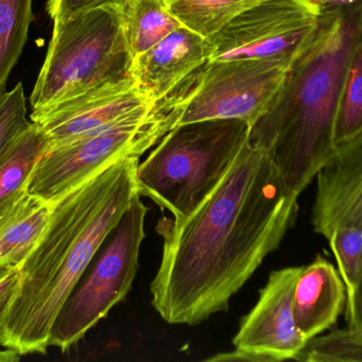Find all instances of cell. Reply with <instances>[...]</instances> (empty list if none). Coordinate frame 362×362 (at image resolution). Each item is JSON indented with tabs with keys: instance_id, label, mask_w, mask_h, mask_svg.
I'll use <instances>...</instances> for the list:
<instances>
[{
	"instance_id": "2",
	"label": "cell",
	"mask_w": 362,
	"mask_h": 362,
	"mask_svg": "<svg viewBox=\"0 0 362 362\" xmlns=\"http://www.w3.org/2000/svg\"><path fill=\"white\" fill-rule=\"evenodd\" d=\"M139 162L120 157L53 203L44 235L19 266L21 286L0 335L2 348L21 357L47 354L59 310L140 193Z\"/></svg>"
},
{
	"instance_id": "13",
	"label": "cell",
	"mask_w": 362,
	"mask_h": 362,
	"mask_svg": "<svg viewBox=\"0 0 362 362\" xmlns=\"http://www.w3.org/2000/svg\"><path fill=\"white\" fill-rule=\"evenodd\" d=\"M316 178L312 225L327 239L338 227L362 219V133L338 146Z\"/></svg>"
},
{
	"instance_id": "4",
	"label": "cell",
	"mask_w": 362,
	"mask_h": 362,
	"mask_svg": "<svg viewBox=\"0 0 362 362\" xmlns=\"http://www.w3.org/2000/svg\"><path fill=\"white\" fill-rule=\"evenodd\" d=\"M249 134L238 119L176 125L138 164L140 195L174 218L189 216L221 182Z\"/></svg>"
},
{
	"instance_id": "16",
	"label": "cell",
	"mask_w": 362,
	"mask_h": 362,
	"mask_svg": "<svg viewBox=\"0 0 362 362\" xmlns=\"http://www.w3.org/2000/svg\"><path fill=\"white\" fill-rule=\"evenodd\" d=\"M49 149L42 128L30 120L0 157V215L27 193L36 165Z\"/></svg>"
},
{
	"instance_id": "7",
	"label": "cell",
	"mask_w": 362,
	"mask_h": 362,
	"mask_svg": "<svg viewBox=\"0 0 362 362\" xmlns=\"http://www.w3.org/2000/svg\"><path fill=\"white\" fill-rule=\"evenodd\" d=\"M148 210L136 196L59 310L49 348L69 350L125 299L139 268Z\"/></svg>"
},
{
	"instance_id": "21",
	"label": "cell",
	"mask_w": 362,
	"mask_h": 362,
	"mask_svg": "<svg viewBox=\"0 0 362 362\" xmlns=\"http://www.w3.org/2000/svg\"><path fill=\"white\" fill-rule=\"evenodd\" d=\"M303 362H362V325L336 329L308 342L297 358Z\"/></svg>"
},
{
	"instance_id": "19",
	"label": "cell",
	"mask_w": 362,
	"mask_h": 362,
	"mask_svg": "<svg viewBox=\"0 0 362 362\" xmlns=\"http://www.w3.org/2000/svg\"><path fill=\"white\" fill-rule=\"evenodd\" d=\"M262 1L264 0H172L169 6L185 27L211 38L238 15Z\"/></svg>"
},
{
	"instance_id": "24",
	"label": "cell",
	"mask_w": 362,
	"mask_h": 362,
	"mask_svg": "<svg viewBox=\"0 0 362 362\" xmlns=\"http://www.w3.org/2000/svg\"><path fill=\"white\" fill-rule=\"evenodd\" d=\"M21 286L19 266L0 267V335Z\"/></svg>"
},
{
	"instance_id": "20",
	"label": "cell",
	"mask_w": 362,
	"mask_h": 362,
	"mask_svg": "<svg viewBox=\"0 0 362 362\" xmlns=\"http://www.w3.org/2000/svg\"><path fill=\"white\" fill-rule=\"evenodd\" d=\"M362 133V44L355 51L342 86L336 112V146Z\"/></svg>"
},
{
	"instance_id": "15",
	"label": "cell",
	"mask_w": 362,
	"mask_h": 362,
	"mask_svg": "<svg viewBox=\"0 0 362 362\" xmlns=\"http://www.w3.org/2000/svg\"><path fill=\"white\" fill-rule=\"evenodd\" d=\"M52 208L27 191L0 215V267L23 263L44 235Z\"/></svg>"
},
{
	"instance_id": "8",
	"label": "cell",
	"mask_w": 362,
	"mask_h": 362,
	"mask_svg": "<svg viewBox=\"0 0 362 362\" xmlns=\"http://www.w3.org/2000/svg\"><path fill=\"white\" fill-rule=\"evenodd\" d=\"M291 60L209 61L181 84L183 110L178 125L238 119L251 129L272 106Z\"/></svg>"
},
{
	"instance_id": "25",
	"label": "cell",
	"mask_w": 362,
	"mask_h": 362,
	"mask_svg": "<svg viewBox=\"0 0 362 362\" xmlns=\"http://www.w3.org/2000/svg\"><path fill=\"white\" fill-rule=\"evenodd\" d=\"M120 0H47L46 12L53 21L105 6H118Z\"/></svg>"
},
{
	"instance_id": "1",
	"label": "cell",
	"mask_w": 362,
	"mask_h": 362,
	"mask_svg": "<svg viewBox=\"0 0 362 362\" xmlns=\"http://www.w3.org/2000/svg\"><path fill=\"white\" fill-rule=\"evenodd\" d=\"M299 196L270 155L247 140L212 193L185 218L163 217L152 305L169 324L196 325L230 300L297 220Z\"/></svg>"
},
{
	"instance_id": "23",
	"label": "cell",
	"mask_w": 362,
	"mask_h": 362,
	"mask_svg": "<svg viewBox=\"0 0 362 362\" xmlns=\"http://www.w3.org/2000/svg\"><path fill=\"white\" fill-rule=\"evenodd\" d=\"M29 123L25 91L18 82L0 95V157Z\"/></svg>"
},
{
	"instance_id": "9",
	"label": "cell",
	"mask_w": 362,
	"mask_h": 362,
	"mask_svg": "<svg viewBox=\"0 0 362 362\" xmlns=\"http://www.w3.org/2000/svg\"><path fill=\"white\" fill-rule=\"evenodd\" d=\"M320 13L312 0H264L208 38L210 61L291 60L314 31Z\"/></svg>"
},
{
	"instance_id": "3",
	"label": "cell",
	"mask_w": 362,
	"mask_h": 362,
	"mask_svg": "<svg viewBox=\"0 0 362 362\" xmlns=\"http://www.w3.org/2000/svg\"><path fill=\"white\" fill-rule=\"evenodd\" d=\"M320 6L316 28L293 55L269 110L249 134L251 144L270 155L297 196L337 150L338 102L362 44V1Z\"/></svg>"
},
{
	"instance_id": "5",
	"label": "cell",
	"mask_w": 362,
	"mask_h": 362,
	"mask_svg": "<svg viewBox=\"0 0 362 362\" xmlns=\"http://www.w3.org/2000/svg\"><path fill=\"white\" fill-rule=\"evenodd\" d=\"M132 62L118 6L53 21L46 57L29 97L30 115L99 85L131 79Z\"/></svg>"
},
{
	"instance_id": "17",
	"label": "cell",
	"mask_w": 362,
	"mask_h": 362,
	"mask_svg": "<svg viewBox=\"0 0 362 362\" xmlns=\"http://www.w3.org/2000/svg\"><path fill=\"white\" fill-rule=\"evenodd\" d=\"M118 9L133 59L182 26L165 0H120Z\"/></svg>"
},
{
	"instance_id": "29",
	"label": "cell",
	"mask_w": 362,
	"mask_h": 362,
	"mask_svg": "<svg viewBox=\"0 0 362 362\" xmlns=\"http://www.w3.org/2000/svg\"><path fill=\"white\" fill-rule=\"evenodd\" d=\"M165 1H167L168 4H169L170 1H172V0H165Z\"/></svg>"
},
{
	"instance_id": "12",
	"label": "cell",
	"mask_w": 362,
	"mask_h": 362,
	"mask_svg": "<svg viewBox=\"0 0 362 362\" xmlns=\"http://www.w3.org/2000/svg\"><path fill=\"white\" fill-rule=\"evenodd\" d=\"M211 55L212 46L208 38L180 26L152 48L134 57L131 66L134 85L144 99L160 101L208 63Z\"/></svg>"
},
{
	"instance_id": "26",
	"label": "cell",
	"mask_w": 362,
	"mask_h": 362,
	"mask_svg": "<svg viewBox=\"0 0 362 362\" xmlns=\"http://www.w3.org/2000/svg\"><path fill=\"white\" fill-rule=\"evenodd\" d=\"M346 316H348V327H361L362 278L354 293L346 300Z\"/></svg>"
},
{
	"instance_id": "6",
	"label": "cell",
	"mask_w": 362,
	"mask_h": 362,
	"mask_svg": "<svg viewBox=\"0 0 362 362\" xmlns=\"http://www.w3.org/2000/svg\"><path fill=\"white\" fill-rule=\"evenodd\" d=\"M71 144L49 149L32 174L28 193L55 203L72 189L125 157H141L180 123L182 89Z\"/></svg>"
},
{
	"instance_id": "22",
	"label": "cell",
	"mask_w": 362,
	"mask_h": 362,
	"mask_svg": "<svg viewBox=\"0 0 362 362\" xmlns=\"http://www.w3.org/2000/svg\"><path fill=\"white\" fill-rule=\"evenodd\" d=\"M346 289V300L362 278V219L336 229L327 238Z\"/></svg>"
},
{
	"instance_id": "27",
	"label": "cell",
	"mask_w": 362,
	"mask_h": 362,
	"mask_svg": "<svg viewBox=\"0 0 362 362\" xmlns=\"http://www.w3.org/2000/svg\"><path fill=\"white\" fill-rule=\"evenodd\" d=\"M21 358L19 353L12 349L4 348V350H0V362H15Z\"/></svg>"
},
{
	"instance_id": "11",
	"label": "cell",
	"mask_w": 362,
	"mask_h": 362,
	"mask_svg": "<svg viewBox=\"0 0 362 362\" xmlns=\"http://www.w3.org/2000/svg\"><path fill=\"white\" fill-rule=\"evenodd\" d=\"M155 103L144 99L131 78L93 87L38 114L30 115V120L42 128L53 149L90 135Z\"/></svg>"
},
{
	"instance_id": "18",
	"label": "cell",
	"mask_w": 362,
	"mask_h": 362,
	"mask_svg": "<svg viewBox=\"0 0 362 362\" xmlns=\"http://www.w3.org/2000/svg\"><path fill=\"white\" fill-rule=\"evenodd\" d=\"M34 18L33 0H0V95L6 91Z\"/></svg>"
},
{
	"instance_id": "10",
	"label": "cell",
	"mask_w": 362,
	"mask_h": 362,
	"mask_svg": "<svg viewBox=\"0 0 362 362\" xmlns=\"http://www.w3.org/2000/svg\"><path fill=\"white\" fill-rule=\"evenodd\" d=\"M301 270L287 267L270 273L255 307L240 322L235 350L252 354L257 362L297 361L308 342L293 316V291Z\"/></svg>"
},
{
	"instance_id": "28",
	"label": "cell",
	"mask_w": 362,
	"mask_h": 362,
	"mask_svg": "<svg viewBox=\"0 0 362 362\" xmlns=\"http://www.w3.org/2000/svg\"><path fill=\"white\" fill-rule=\"evenodd\" d=\"M319 6H349V4H357L362 0H312Z\"/></svg>"
},
{
	"instance_id": "14",
	"label": "cell",
	"mask_w": 362,
	"mask_h": 362,
	"mask_svg": "<svg viewBox=\"0 0 362 362\" xmlns=\"http://www.w3.org/2000/svg\"><path fill=\"white\" fill-rule=\"evenodd\" d=\"M346 306V285L331 261L317 255L302 266L293 291V316L308 341L332 329Z\"/></svg>"
}]
</instances>
